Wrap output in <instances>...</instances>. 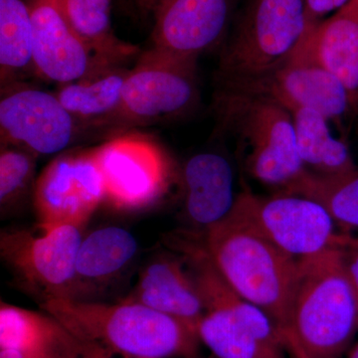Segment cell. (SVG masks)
Wrapping results in <instances>:
<instances>
[{
    "label": "cell",
    "mask_w": 358,
    "mask_h": 358,
    "mask_svg": "<svg viewBox=\"0 0 358 358\" xmlns=\"http://www.w3.org/2000/svg\"><path fill=\"white\" fill-rule=\"evenodd\" d=\"M358 331V303L341 248L299 260L286 315L279 327L293 358H341Z\"/></svg>",
    "instance_id": "obj_1"
},
{
    "label": "cell",
    "mask_w": 358,
    "mask_h": 358,
    "mask_svg": "<svg viewBox=\"0 0 358 358\" xmlns=\"http://www.w3.org/2000/svg\"><path fill=\"white\" fill-rule=\"evenodd\" d=\"M41 308L82 341L127 358H193L201 343L196 327L131 301L50 298Z\"/></svg>",
    "instance_id": "obj_2"
},
{
    "label": "cell",
    "mask_w": 358,
    "mask_h": 358,
    "mask_svg": "<svg viewBox=\"0 0 358 358\" xmlns=\"http://www.w3.org/2000/svg\"><path fill=\"white\" fill-rule=\"evenodd\" d=\"M204 248L218 272L240 296L281 326L299 260L292 258L234 212L206 229Z\"/></svg>",
    "instance_id": "obj_3"
},
{
    "label": "cell",
    "mask_w": 358,
    "mask_h": 358,
    "mask_svg": "<svg viewBox=\"0 0 358 358\" xmlns=\"http://www.w3.org/2000/svg\"><path fill=\"white\" fill-rule=\"evenodd\" d=\"M182 247L204 303L201 343L217 358H282L279 329L267 313L231 288L204 246Z\"/></svg>",
    "instance_id": "obj_4"
},
{
    "label": "cell",
    "mask_w": 358,
    "mask_h": 358,
    "mask_svg": "<svg viewBox=\"0 0 358 358\" xmlns=\"http://www.w3.org/2000/svg\"><path fill=\"white\" fill-rule=\"evenodd\" d=\"M214 110L220 129L237 136L247 169L257 180L285 192L307 173L299 155L293 117L281 103L216 90Z\"/></svg>",
    "instance_id": "obj_5"
},
{
    "label": "cell",
    "mask_w": 358,
    "mask_h": 358,
    "mask_svg": "<svg viewBox=\"0 0 358 358\" xmlns=\"http://www.w3.org/2000/svg\"><path fill=\"white\" fill-rule=\"evenodd\" d=\"M310 26L305 0H253L221 53L217 88L274 70L293 53Z\"/></svg>",
    "instance_id": "obj_6"
},
{
    "label": "cell",
    "mask_w": 358,
    "mask_h": 358,
    "mask_svg": "<svg viewBox=\"0 0 358 358\" xmlns=\"http://www.w3.org/2000/svg\"><path fill=\"white\" fill-rule=\"evenodd\" d=\"M197 60L150 48L129 69L121 103L101 129L148 126L187 114L199 103Z\"/></svg>",
    "instance_id": "obj_7"
},
{
    "label": "cell",
    "mask_w": 358,
    "mask_h": 358,
    "mask_svg": "<svg viewBox=\"0 0 358 358\" xmlns=\"http://www.w3.org/2000/svg\"><path fill=\"white\" fill-rule=\"evenodd\" d=\"M232 212L296 260L343 248L350 237L336 231L338 224L322 204L303 195L243 192Z\"/></svg>",
    "instance_id": "obj_8"
},
{
    "label": "cell",
    "mask_w": 358,
    "mask_h": 358,
    "mask_svg": "<svg viewBox=\"0 0 358 358\" xmlns=\"http://www.w3.org/2000/svg\"><path fill=\"white\" fill-rule=\"evenodd\" d=\"M102 174L105 202L115 210H145L159 201L173 182L171 157L141 134L122 133L94 148Z\"/></svg>",
    "instance_id": "obj_9"
},
{
    "label": "cell",
    "mask_w": 358,
    "mask_h": 358,
    "mask_svg": "<svg viewBox=\"0 0 358 358\" xmlns=\"http://www.w3.org/2000/svg\"><path fill=\"white\" fill-rule=\"evenodd\" d=\"M312 25L293 53L274 70L218 91L236 92L272 99L289 112L317 110L329 121L339 120L355 110L343 82L322 64L315 49Z\"/></svg>",
    "instance_id": "obj_10"
},
{
    "label": "cell",
    "mask_w": 358,
    "mask_h": 358,
    "mask_svg": "<svg viewBox=\"0 0 358 358\" xmlns=\"http://www.w3.org/2000/svg\"><path fill=\"white\" fill-rule=\"evenodd\" d=\"M82 229L62 225L41 230L2 231L0 253L27 288L50 298L78 300L76 260Z\"/></svg>",
    "instance_id": "obj_11"
},
{
    "label": "cell",
    "mask_w": 358,
    "mask_h": 358,
    "mask_svg": "<svg viewBox=\"0 0 358 358\" xmlns=\"http://www.w3.org/2000/svg\"><path fill=\"white\" fill-rule=\"evenodd\" d=\"M103 202L105 188L94 148L59 155L39 174L33 192L41 230L62 225L83 230Z\"/></svg>",
    "instance_id": "obj_12"
},
{
    "label": "cell",
    "mask_w": 358,
    "mask_h": 358,
    "mask_svg": "<svg viewBox=\"0 0 358 358\" xmlns=\"http://www.w3.org/2000/svg\"><path fill=\"white\" fill-rule=\"evenodd\" d=\"M83 131L55 94L20 83L1 89V145L36 155L57 154Z\"/></svg>",
    "instance_id": "obj_13"
},
{
    "label": "cell",
    "mask_w": 358,
    "mask_h": 358,
    "mask_svg": "<svg viewBox=\"0 0 358 358\" xmlns=\"http://www.w3.org/2000/svg\"><path fill=\"white\" fill-rule=\"evenodd\" d=\"M33 65L37 76L59 85L103 69L71 24L64 0H29Z\"/></svg>",
    "instance_id": "obj_14"
},
{
    "label": "cell",
    "mask_w": 358,
    "mask_h": 358,
    "mask_svg": "<svg viewBox=\"0 0 358 358\" xmlns=\"http://www.w3.org/2000/svg\"><path fill=\"white\" fill-rule=\"evenodd\" d=\"M233 0H160L154 14L150 48L197 60L215 46L229 22Z\"/></svg>",
    "instance_id": "obj_15"
},
{
    "label": "cell",
    "mask_w": 358,
    "mask_h": 358,
    "mask_svg": "<svg viewBox=\"0 0 358 358\" xmlns=\"http://www.w3.org/2000/svg\"><path fill=\"white\" fill-rule=\"evenodd\" d=\"M199 327L204 303L192 272L169 256H159L141 270L131 293L124 299Z\"/></svg>",
    "instance_id": "obj_16"
},
{
    "label": "cell",
    "mask_w": 358,
    "mask_h": 358,
    "mask_svg": "<svg viewBox=\"0 0 358 358\" xmlns=\"http://www.w3.org/2000/svg\"><path fill=\"white\" fill-rule=\"evenodd\" d=\"M91 346L49 313L1 303L0 348H13L24 358H85Z\"/></svg>",
    "instance_id": "obj_17"
},
{
    "label": "cell",
    "mask_w": 358,
    "mask_h": 358,
    "mask_svg": "<svg viewBox=\"0 0 358 358\" xmlns=\"http://www.w3.org/2000/svg\"><path fill=\"white\" fill-rule=\"evenodd\" d=\"M185 210L192 223L205 230L227 217L234 208L232 166L223 155L201 152L186 162L182 171Z\"/></svg>",
    "instance_id": "obj_18"
},
{
    "label": "cell",
    "mask_w": 358,
    "mask_h": 358,
    "mask_svg": "<svg viewBox=\"0 0 358 358\" xmlns=\"http://www.w3.org/2000/svg\"><path fill=\"white\" fill-rule=\"evenodd\" d=\"M138 250L134 235L117 226L100 228L84 237L76 260L79 296L114 281L131 265Z\"/></svg>",
    "instance_id": "obj_19"
},
{
    "label": "cell",
    "mask_w": 358,
    "mask_h": 358,
    "mask_svg": "<svg viewBox=\"0 0 358 358\" xmlns=\"http://www.w3.org/2000/svg\"><path fill=\"white\" fill-rule=\"evenodd\" d=\"M322 64L343 82L358 110V0H350L313 28Z\"/></svg>",
    "instance_id": "obj_20"
},
{
    "label": "cell",
    "mask_w": 358,
    "mask_h": 358,
    "mask_svg": "<svg viewBox=\"0 0 358 358\" xmlns=\"http://www.w3.org/2000/svg\"><path fill=\"white\" fill-rule=\"evenodd\" d=\"M129 69L110 67L60 85L55 95L83 129H100L121 103Z\"/></svg>",
    "instance_id": "obj_21"
},
{
    "label": "cell",
    "mask_w": 358,
    "mask_h": 358,
    "mask_svg": "<svg viewBox=\"0 0 358 358\" xmlns=\"http://www.w3.org/2000/svg\"><path fill=\"white\" fill-rule=\"evenodd\" d=\"M113 0H64L71 24L103 67L126 66L140 53L136 45L115 35L112 25Z\"/></svg>",
    "instance_id": "obj_22"
},
{
    "label": "cell",
    "mask_w": 358,
    "mask_h": 358,
    "mask_svg": "<svg viewBox=\"0 0 358 358\" xmlns=\"http://www.w3.org/2000/svg\"><path fill=\"white\" fill-rule=\"evenodd\" d=\"M299 155L306 169L320 176H336L357 169L348 145L334 138L329 120L317 110H291Z\"/></svg>",
    "instance_id": "obj_23"
},
{
    "label": "cell",
    "mask_w": 358,
    "mask_h": 358,
    "mask_svg": "<svg viewBox=\"0 0 358 358\" xmlns=\"http://www.w3.org/2000/svg\"><path fill=\"white\" fill-rule=\"evenodd\" d=\"M32 71L33 29L29 0H0V83H20Z\"/></svg>",
    "instance_id": "obj_24"
},
{
    "label": "cell",
    "mask_w": 358,
    "mask_h": 358,
    "mask_svg": "<svg viewBox=\"0 0 358 358\" xmlns=\"http://www.w3.org/2000/svg\"><path fill=\"white\" fill-rule=\"evenodd\" d=\"M322 204L339 226L358 230V167L336 176L307 173L285 190Z\"/></svg>",
    "instance_id": "obj_25"
},
{
    "label": "cell",
    "mask_w": 358,
    "mask_h": 358,
    "mask_svg": "<svg viewBox=\"0 0 358 358\" xmlns=\"http://www.w3.org/2000/svg\"><path fill=\"white\" fill-rule=\"evenodd\" d=\"M37 155L24 148L1 145L0 152V206L10 210L34 192Z\"/></svg>",
    "instance_id": "obj_26"
},
{
    "label": "cell",
    "mask_w": 358,
    "mask_h": 358,
    "mask_svg": "<svg viewBox=\"0 0 358 358\" xmlns=\"http://www.w3.org/2000/svg\"><path fill=\"white\" fill-rule=\"evenodd\" d=\"M350 0H305L310 24L317 25L326 20L329 13H336Z\"/></svg>",
    "instance_id": "obj_27"
},
{
    "label": "cell",
    "mask_w": 358,
    "mask_h": 358,
    "mask_svg": "<svg viewBox=\"0 0 358 358\" xmlns=\"http://www.w3.org/2000/svg\"><path fill=\"white\" fill-rule=\"evenodd\" d=\"M346 274L352 284L358 303V238L348 237V242L341 248Z\"/></svg>",
    "instance_id": "obj_28"
},
{
    "label": "cell",
    "mask_w": 358,
    "mask_h": 358,
    "mask_svg": "<svg viewBox=\"0 0 358 358\" xmlns=\"http://www.w3.org/2000/svg\"><path fill=\"white\" fill-rule=\"evenodd\" d=\"M138 15L150 16L154 14L160 0H122Z\"/></svg>",
    "instance_id": "obj_29"
},
{
    "label": "cell",
    "mask_w": 358,
    "mask_h": 358,
    "mask_svg": "<svg viewBox=\"0 0 358 358\" xmlns=\"http://www.w3.org/2000/svg\"><path fill=\"white\" fill-rule=\"evenodd\" d=\"M110 352L98 345H92L85 358H110Z\"/></svg>",
    "instance_id": "obj_30"
},
{
    "label": "cell",
    "mask_w": 358,
    "mask_h": 358,
    "mask_svg": "<svg viewBox=\"0 0 358 358\" xmlns=\"http://www.w3.org/2000/svg\"><path fill=\"white\" fill-rule=\"evenodd\" d=\"M346 358H358V343L357 345L350 350V352L348 353V357Z\"/></svg>",
    "instance_id": "obj_31"
},
{
    "label": "cell",
    "mask_w": 358,
    "mask_h": 358,
    "mask_svg": "<svg viewBox=\"0 0 358 358\" xmlns=\"http://www.w3.org/2000/svg\"><path fill=\"white\" fill-rule=\"evenodd\" d=\"M357 109H358V106H357Z\"/></svg>",
    "instance_id": "obj_32"
}]
</instances>
